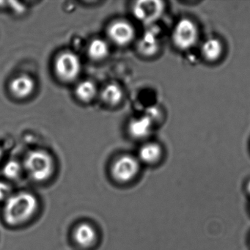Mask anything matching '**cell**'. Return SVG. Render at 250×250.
I'll return each instance as SVG.
<instances>
[{
  "label": "cell",
  "instance_id": "obj_1",
  "mask_svg": "<svg viewBox=\"0 0 250 250\" xmlns=\"http://www.w3.org/2000/svg\"><path fill=\"white\" fill-rule=\"evenodd\" d=\"M38 208L37 198L31 193L22 191L12 194L5 201L4 219L8 225L12 226L22 225L33 218Z\"/></svg>",
  "mask_w": 250,
  "mask_h": 250
},
{
  "label": "cell",
  "instance_id": "obj_2",
  "mask_svg": "<svg viewBox=\"0 0 250 250\" xmlns=\"http://www.w3.org/2000/svg\"><path fill=\"white\" fill-rule=\"evenodd\" d=\"M24 167L28 175L39 182L49 179L54 171L52 157L42 150H34L28 153Z\"/></svg>",
  "mask_w": 250,
  "mask_h": 250
},
{
  "label": "cell",
  "instance_id": "obj_3",
  "mask_svg": "<svg viewBox=\"0 0 250 250\" xmlns=\"http://www.w3.org/2000/svg\"><path fill=\"white\" fill-rule=\"evenodd\" d=\"M174 46L181 51H187L197 43L199 30L196 23L188 18H183L175 24L172 33Z\"/></svg>",
  "mask_w": 250,
  "mask_h": 250
},
{
  "label": "cell",
  "instance_id": "obj_4",
  "mask_svg": "<svg viewBox=\"0 0 250 250\" xmlns=\"http://www.w3.org/2000/svg\"><path fill=\"white\" fill-rule=\"evenodd\" d=\"M55 71L59 78L65 82H71L77 78L81 71L80 58L72 52H65L57 58Z\"/></svg>",
  "mask_w": 250,
  "mask_h": 250
},
{
  "label": "cell",
  "instance_id": "obj_5",
  "mask_svg": "<svg viewBox=\"0 0 250 250\" xmlns=\"http://www.w3.org/2000/svg\"><path fill=\"white\" fill-rule=\"evenodd\" d=\"M140 170V165L135 158L131 156H121L112 165V174L118 182L127 183L135 178Z\"/></svg>",
  "mask_w": 250,
  "mask_h": 250
},
{
  "label": "cell",
  "instance_id": "obj_6",
  "mask_svg": "<svg viewBox=\"0 0 250 250\" xmlns=\"http://www.w3.org/2000/svg\"><path fill=\"white\" fill-rule=\"evenodd\" d=\"M165 9V2L162 1H139L134 5V14L142 22L150 24L160 18Z\"/></svg>",
  "mask_w": 250,
  "mask_h": 250
},
{
  "label": "cell",
  "instance_id": "obj_7",
  "mask_svg": "<svg viewBox=\"0 0 250 250\" xmlns=\"http://www.w3.org/2000/svg\"><path fill=\"white\" fill-rule=\"evenodd\" d=\"M108 35L114 43L119 46H125L132 42L135 32L129 23L118 21L109 26Z\"/></svg>",
  "mask_w": 250,
  "mask_h": 250
},
{
  "label": "cell",
  "instance_id": "obj_8",
  "mask_svg": "<svg viewBox=\"0 0 250 250\" xmlns=\"http://www.w3.org/2000/svg\"><path fill=\"white\" fill-rule=\"evenodd\" d=\"M74 238L79 246L87 248L95 244L97 233L95 228L90 224L82 223L74 229Z\"/></svg>",
  "mask_w": 250,
  "mask_h": 250
},
{
  "label": "cell",
  "instance_id": "obj_9",
  "mask_svg": "<svg viewBox=\"0 0 250 250\" xmlns=\"http://www.w3.org/2000/svg\"><path fill=\"white\" fill-rule=\"evenodd\" d=\"M10 89L16 97L24 99L33 93L35 89V83L29 76H20L11 82Z\"/></svg>",
  "mask_w": 250,
  "mask_h": 250
},
{
  "label": "cell",
  "instance_id": "obj_10",
  "mask_svg": "<svg viewBox=\"0 0 250 250\" xmlns=\"http://www.w3.org/2000/svg\"><path fill=\"white\" fill-rule=\"evenodd\" d=\"M223 52V44L219 39L216 38L207 39L201 46L202 55L208 62H213L219 61Z\"/></svg>",
  "mask_w": 250,
  "mask_h": 250
},
{
  "label": "cell",
  "instance_id": "obj_11",
  "mask_svg": "<svg viewBox=\"0 0 250 250\" xmlns=\"http://www.w3.org/2000/svg\"><path fill=\"white\" fill-rule=\"evenodd\" d=\"M162 148L155 143H147L142 146L139 151V157L142 162L146 164H154L161 159Z\"/></svg>",
  "mask_w": 250,
  "mask_h": 250
},
{
  "label": "cell",
  "instance_id": "obj_12",
  "mask_svg": "<svg viewBox=\"0 0 250 250\" xmlns=\"http://www.w3.org/2000/svg\"><path fill=\"white\" fill-rule=\"evenodd\" d=\"M152 128V121L150 117L145 116L134 120L129 125V131L135 138L141 139L147 137Z\"/></svg>",
  "mask_w": 250,
  "mask_h": 250
},
{
  "label": "cell",
  "instance_id": "obj_13",
  "mask_svg": "<svg viewBox=\"0 0 250 250\" xmlns=\"http://www.w3.org/2000/svg\"><path fill=\"white\" fill-rule=\"evenodd\" d=\"M140 52L146 56H153L157 53L159 49V42L155 33L147 32L143 36L140 42Z\"/></svg>",
  "mask_w": 250,
  "mask_h": 250
},
{
  "label": "cell",
  "instance_id": "obj_14",
  "mask_svg": "<svg viewBox=\"0 0 250 250\" xmlns=\"http://www.w3.org/2000/svg\"><path fill=\"white\" fill-rule=\"evenodd\" d=\"M123 91L119 86L115 84H108L102 93L104 102L109 106H116L123 99Z\"/></svg>",
  "mask_w": 250,
  "mask_h": 250
},
{
  "label": "cell",
  "instance_id": "obj_15",
  "mask_svg": "<svg viewBox=\"0 0 250 250\" xmlns=\"http://www.w3.org/2000/svg\"><path fill=\"white\" fill-rule=\"evenodd\" d=\"M88 55L94 61L104 59L109 55V46L102 39H95L88 46Z\"/></svg>",
  "mask_w": 250,
  "mask_h": 250
},
{
  "label": "cell",
  "instance_id": "obj_16",
  "mask_svg": "<svg viewBox=\"0 0 250 250\" xmlns=\"http://www.w3.org/2000/svg\"><path fill=\"white\" fill-rule=\"evenodd\" d=\"M96 94V85L91 81L82 82L76 88V95L83 102H90L95 97Z\"/></svg>",
  "mask_w": 250,
  "mask_h": 250
},
{
  "label": "cell",
  "instance_id": "obj_17",
  "mask_svg": "<svg viewBox=\"0 0 250 250\" xmlns=\"http://www.w3.org/2000/svg\"><path fill=\"white\" fill-rule=\"evenodd\" d=\"M3 174L7 178L15 180L20 178L21 173V167L20 163L16 161H10L4 166Z\"/></svg>",
  "mask_w": 250,
  "mask_h": 250
},
{
  "label": "cell",
  "instance_id": "obj_18",
  "mask_svg": "<svg viewBox=\"0 0 250 250\" xmlns=\"http://www.w3.org/2000/svg\"><path fill=\"white\" fill-rule=\"evenodd\" d=\"M12 195V188L9 184L0 181V200L6 201Z\"/></svg>",
  "mask_w": 250,
  "mask_h": 250
},
{
  "label": "cell",
  "instance_id": "obj_19",
  "mask_svg": "<svg viewBox=\"0 0 250 250\" xmlns=\"http://www.w3.org/2000/svg\"><path fill=\"white\" fill-rule=\"evenodd\" d=\"M247 190H248L249 193L250 194V181L249 182L248 185H247Z\"/></svg>",
  "mask_w": 250,
  "mask_h": 250
},
{
  "label": "cell",
  "instance_id": "obj_20",
  "mask_svg": "<svg viewBox=\"0 0 250 250\" xmlns=\"http://www.w3.org/2000/svg\"><path fill=\"white\" fill-rule=\"evenodd\" d=\"M2 150H1V149H0V159H1V157H2Z\"/></svg>",
  "mask_w": 250,
  "mask_h": 250
}]
</instances>
